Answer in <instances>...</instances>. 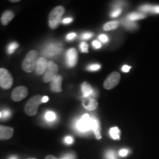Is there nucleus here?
I'll list each match as a JSON object with an SVG mask.
<instances>
[{"label":"nucleus","instance_id":"58836bf2","mask_svg":"<svg viewBox=\"0 0 159 159\" xmlns=\"http://www.w3.org/2000/svg\"><path fill=\"white\" fill-rule=\"evenodd\" d=\"M152 13H159V5L154 6V7H153V11H152Z\"/></svg>","mask_w":159,"mask_h":159},{"label":"nucleus","instance_id":"9d476101","mask_svg":"<svg viewBox=\"0 0 159 159\" xmlns=\"http://www.w3.org/2000/svg\"><path fill=\"white\" fill-rule=\"evenodd\" d=\"M61 46L58 44H54V43H52V44L49 45L45 49V51L43 52V54H45L47 57H53L55 55L58 54L59 52H61Z\"/></svg>","mask_w":159,"mask_h":159},{"label":"nucleus","instance_id":"79ce46f5","mask_svg":"<svg viewBox=\"0 0 159 159\" xmlns=\"http://www.w3.org/2000/svg\"><path fill=\"white\" fill-rule=\"evenodd\" d=\"M19 2V0H11V2Z\"/></svg>","mask_w":159,"mask_h":159},{"label":"nucleus","instance_id":"6ab92c4d","mask_svg":"<svg viewBox=\"0 0 159 159\" xmlns=\"http://www.w3.org/2000/svg\"><path fill=\"white\" fill-rule=\"evenodd\" d=\"M119 25V22L117 21H110V22H108L105 24V25H104V26H103V30L105 31L112 30L117 28Z\"/></svg>","mask_w":159,"mask_h":159},{"label":"nucleus","instance_id":"37998d69","mask_svg":"<svg viewBox=\"0 0 159 159\" xmlns=\"http://www.w3.org/2000/svg\"><path fill=\"white\" fill-rule=\"evenodd\" d=\"M9 159H17V158H16V157H11V158H9Z\"/></svg>","mask_w":159,"mask_h":159},{"label":"nucleus","instance_id":"0eeeda50","mask_svg":"<svg viewBox=\"0 0 159 159\" xmlns=\"http://www.w3.org/2000/svg\"><path fill=\"white\" fill-rule=\"evenodd\" d=\"M120 74L118 72H112L108 75L104 82V88L106 89H112L119 84L120 80Z\"/></svg>","mask_w":159,"mask_h":159},{"label":"nucleus","instance_id":"393cba45","mask_svg":"<svg viewBox=\"0 0 159 159\" xmlns=\"http://www.w3.org/2000/svg\"><path fill=\"white\" fill-rule=\"evenodd\" d=\"M153 7L154 6L150 5H144L141 6L139 10L142 12H152L153 11Z\"/></svg>","mask_w":159,"mask_h":159},{"label":"nucleus","instance_id":"473e14b6","mask_svg":"<svg viewBox=\"0 0 159 159\" xmlns=\"http://www.w3.org/2000/svg\"><path fill=\"white\" fill-rule=\"evenodd\" d=\"M99 40H100L101 41H102V42H104V43L107 42V41H108V37H107V35H105L104 34L99 35Z\"/></svg>","mask_w":159,"mask_h":159},{"label":"nucleus","instance_id":"4468645a","mask_svg":"<svg viewBox=\"0 0 159 159\" xmlns=\"http://www.w3.org/2000/svg\"><path fill=\"white\" fill-rule=\"evenodd\" d=\"M61 83H62V77L60 75H57L51 81V90L54 92H61L62 91L61 88Z\"/></svg>","mask_w":159,"mask_h":159},{"label":"nucleus","instance_id":"f3484780","mask_svg":"<svg viewBox=\"0 0 159 159\" xmlns=\"http://www.w3.org/2000/svg\"><path fill=\"white\" fill-rule=\"evenodd\" d=\"M15 16L13 12L11 11H6L3 13L1 17V22L3 25H7Z\"/></svg>","mask_w":159,"mask_h":159},{"label":"nucleus","instance_id":"412c9836","mask_svg":"<svg viewBox=\"0 0 159 159\" xmlns=\"http://www.w3.org/2000/svg\"><path fill=\"white\" fill-rule=\"evenodd\" d=\"M145 17H146V16L144 14H142V13H130V14L128 16V19L130 20V21H136V20L144 19Z\"/></svg>","mask_w":159,"mask_h":159},{"label":"nucleus","instance_id":"9b49d317","mask_svg":"<svg viewBox=\"0 0 159 159\" xmlns=\"http://www.w3.org/2000/svg\"><path fill=\"white\" fill-rule=\"evenodd\" d=\"M13 128L11 127L0 125V140H7L13 135Z\"/></svg>","mask_w":159,"mask_h":159},{"label":"nucleus","instance_id":"c9c22d12","mask_svg":"<svg viewBox=\"0 0 159 159\" xmlns=\"http://www.w3.org/2000/svg\"><path fill=\"white\" fill-rule=\"evenodd\" d=\"M75 36H76V34H75V33H69V35H67L66 39H67V40H72L73 39H75Z\"/></svg>","mask_w":159,"mask_h":159},{"label":"nucleus","instance_id":"c03bdc74","mask_svg":"<svg viewBox=\"0 0 159 159\" xmlns=\"http://www.w3.org/2000/svg\"><path fill=\"white\" fill-rule=\"evenodd\" d=\"M1 117H2V113L0 112V118H1Z\"/></svg>","mask_w":159,"mask_h":159},{"label":"nucleus","instance_id":"f257e3e1","mask_svg":"<svg viewBox=\"0 0 159 159\" xmlns=\"http://www.w3.org/2000/svg\"><path fill=\"white\" fill-rule=\"evenodd\" d=\"M38 59L39 58H38V52L36 51L32 50L27 53L21 64L23 70L28 73L34 71L36 68Z\"/></svg>","mask_w":159,"mask_h":159},{"label":"nucleus","instance_id":"4be33fe9","mask_svg":"<svg viewBox=\"0 0 159 159\" xmlns=\"http://www.w3.org/2000/svg\"><path fill=\"white\" fill-rule=\"evenodd\" d=\"M18 47H19V43L16 42L11 43V44L8 46V47H7V52H8V54H12V53L14 52L15 50L18 48Z\"/></svg>","mask_w":159,"mask_h":159},{"label":"nucleus","instance_id":"a19ab883","mask_svg":"<svg viewBox=\"0 0 159 159\" xmlns=\"http://www.w3.org/2000/svg\"><path fill=\"white\" fill-rule=\"evenodd\" d=\"M45 159H57V158L53 156H47V157H46Z\"/></svg>","mask_w":159,"mask_h":159},{"label":"nucleus","instance_id":"2eb2a0df","mask_svg":"<svg viewBox=\"0 0 159 159\" xmlns=\"http://www.w3.org/2000/svg\"><path fill=\"white\" fill-rule=\"evenodd\" d=\"M100 124L99 121L95 116L91 117V130L94 131L95 136L97 139H101Z\"/></svg>","mask_w":159,"mask_h":159},{"label":"nucleus","instance_id":"cd10ccee","mask_svg":"<svg viewBox=\"0 0 159 159\" xmlns=\"http://www.w3.org/2000/svg\"><path fill=\"white\" fill-rule=\"evenodd\" d=\"M2 114V117H3L4 119L9 118V117L11 116V111H10L9 110H4Z\"/></svg>","mask_w":159,"mask_h":159},{"label":"nucleus","instance_id":"7c9ffc66","mask_svg":"<svg viewBox=\"0 0 159 159\" xmlns=\"http://www.w3.org/2000/svg\"><path fill=\"white\" fill-rule=\"evenodd\" d=\"M93 36V33H85L81 35V38L83 39H89Z\"/></svg>","mask_w":159,"mask_h":159},{"label":"nucleus","instance_id":"ea45409f","mask_svg":"<svg viewBox=\"0 0 159 159\" xmlns=\"http://www.w3.org/2000/svg\"><path fill=\"white\" fill-rule=\"evenodd\" d=\"M48 100H49V97H47V96L43 97V98H42V103L47 102Z\"/></svg>","mask_w":159,"mask_h":159},{"label":"nucleus","instance_id":"c756f323","mask_svg":"<svg viewBox=\"0 0 159 159\" xmlns=\"http://www.w3.org/2000/svg\"><path fill=\"white\" fill-rule=\"evenodd\" d=\"M128 153H129L128 150H127V149H122V150H121L120 151H119V155L122 157H125L126 156H128Z\"/></svg>","mask_w":159,"mask_h":159},{"label":"nucleus","instance_id":"b1692460","mask_svg":"<svg viewBox=\"0 0 159 159\" xmlns=\"http://www.w3.org/2000/svg\"><path fill=\"white\" fill-rule=\"evenodd\" d=\"M122 24L126 27H128V28H135V27H136V25L134 22V21H130V20L128 19L126 20H124V21H122Z\"/></svg>","mask_w":159,"mask_h":159},{"label":"nucleus","instance_id":"423d86ee","mask_svg":"<svg viewBox=\"0 0 159 159\" xmlns=\"http://www.w3.org/2000/svg\"><path fill=\"white\" fill-rule=\"evenodd\" d=\"M57 71H58L57 66L52 61H49L48 62V66H47V69L45 71L44 76H43V81L45 83L51 82L53 78L57 75Z\"/></svg>","mask_w":159,"mask_h":159},{"label":"nucleus","instance_id":"1a4fd4ad","mask_svg":"<svg viewBox=\"0 0 159 159\" xmlns=\"http://www.w3.org/2000/svg\"><path fill=\"white\" fill-rule=\"evenodd\" d=\"M66 62L69 67H74L77 62V52L75 49H69L66 52Z\"/></svg>","mask_w":159,"mask_h":159},{"label":"nucleus","instance_id":"aec40b11","mask_svg":"<svg viewBox=\"0 0 159 159\" xmlns=\"http://www.w3.org/2000/svg\"><path fill=\"white\" fill-rule=\"evenodd\" d=\"M44 118L47 122H55V121L56 120L57 116H56V114H55L53 111H47V113L45 114Z\"/></svg>","mask_w":159,"mask_h":159},{"label":"nucleus","instance_id":"dca6fc26","mask_svg":"<svg viewBox=\"0 0 159 159\" xmlns=\"http://www.w3.org/2000/svg\"><path fill=\"white\" fill-rule=\"evenodd\" d=\"M81 89H82L83 95L84 97H91L94 96V91L91 86L87 82H83L81 85Z\"/></svg>","mask_w":159,"mask_h":159},{"label":"nucleus","instance_id":"a878e982","mask_svg":"<svg viewBox=\"0 0 159 159\" xmlns=\"http://www.w3.org/2000/svg\"><path fill=\"white\" fill-rule=\"evenodd\" d=\"M80 48L81 51H82L83 52H89V45L88 43L85 42L81 43L80 45Z\"/></svg>","mask_w":159,"mask_h":159},{"label":"nucleus","instance_id":"7ed1b4c3","mask_svg":"<svg viewBox=\"0 0 159 159\" xmlns=\"http://www.w3.org/2000/svg\"><path fill=\"white\" fill-rule=\"evenodd\" d=\"M42 98L43 97L40 96V95H35L31 99H30L28 102L26 103L25 107L26 114L29 116H35L37 114L39 105L42 103Z\"/></svg>","mask_w":159,"mask_h":159},{"label":"nucleus","instance_id":"72a5a7b5","mask_svg":"<svg viewBox=\"0 0 159 159\" xmlns=\"http://www.w3.org/2000/svg\"><path fill=\"white\" fill-rule=\"evenodd\" d=\"M92 44H93V47H94V48H96V49L100 48L101 46H102V45H101V43H99L98 41H93Z\"/></svg>","mask_w":159,"mask_h":159},{"label":"nucleus","instance_id":"20e7f679","mask_svg":"<svg viewBox=\"0 0 159 159\" xmlns=\"http://www.w3.org/2000/svg\"><path fill=\"white\" fill-rule=\"evenodd\" d=\"M13 83V77L8 70L5 68H0V86L4 89H9L11 88Z\"/></svg>","mask_w":159,"mask_h":159},{"label":"nucleus","instance_id":"2f4dec72","mask_svg":"<svg viewBox=\"0 0 159 159\" xmlns=\"http://www.w3.org/2000/svg\"><path fill=\"white\" fill-rule=\"evenodd\" d=\"M64 142L65 143H66L67 144H71L74 142V139H73L72 137L71 136H66L64 139Z\"/></svg>","mask_w":159,"mask_h":159},{"label":"nucleus","instance_id":"5701e85b","mask_svg":"<svg viewBox=\"0 0 159 159\" xmlns=\"http://www.w3.org/2000/svg\"><path fill=\"white\" fill-rule=\"evenodd\" d=\"M105 159H117L116 154L114 150H108L105 152Z\"/></svg>","mask_w":159,"mask_h":159},{"label":"nucleus","instance_id":"a211bd4d","mask_svg":"<svg viewBox=\"0 0 159 159\" xmlns=\"http://www.w3.org/2000/svg\"><path fill=\"white\" fill-rule=\"evenodd\" d=\"M109 134L111 138L114 140H119L120 139V130L117 127H114L111 128L109 131Z\"/></svg>","mask_w":159,"mask_h":159},{"label":"nucleus","instance_id":"c85d7f7f","mask_svg":"<svg viewBox=\"0 0 159 159\" xmlns=\"http://www.w3.org/2000/svg\"><path fill=\"white\" fill-rule=\"evenodd\" d=\"M121 12H122V10H121L120 8H117L116 10H114V11L111 13V17L118 16L121 13Z\"/></svg>","mask_w":159,"mask_h":159},{"label":"nucleus","instance_id":"ddd939ff","mask_svg":"<svg viewBox=\"0 0 159 159\" xmlns=\"http://www.w3.org/2000/svg\"><path fill=\"white\" fill-rule=\"evenodd\" d=\"M83 105L85 109L89 111H94L98 106V102L96 99L91 97H84L83 99Z\"/></svg>","mask_w":159,"mask_h":159},{"label":"nucleus","instance_id":"4c0bfd02","mask_svg":"<svg viewBox=\"0 0 159 159\" xmlns=\"http://www.w3.org/2000/svg\"><path fill=\"white\" fill-rule=\"evenodd\" d=\"M71 21H72V19L71 18H66V19H64L63 20L62 22L63 24H69L71 22Z\"/></svg>","mask_w":159,"mask_h":159},{"label":"nucleus","instance_id":"f704fd0d","mask_svg":"<svg viewBox=\"0 0 159 159\" xmlns=\"http://www.w3.org/2000/svg\"><path fill=\"white\" fill-rule=\"evenodd\" d=\"M64 159H75V155L72 154V153H68L66 155H65L64 156H63V158Z\"/></svg>","mask_w":159,"mask_h":159},{"label":"nucleus","instance_id":"f8f14e48","mask_svg":"<svg viewBox=\"0 0 159 159\" xmlns=\"http://www.w3.org/2000/svg\"><path fill=\"white\" fill-rule=\"evenodd\" d=\"M47 66H48V62L47 61L44 57H39L36 63V68H35V71H36L37 75H42L44 74L46 70L47 69Z\"/></svg>","mask_w":159,"mask_h":159},{"label":"nucleus","instance_id":"39448f33","mask_svg":"<svg viewBox=\"0 0 159 159\" xmlns=\"http://www.w3.org/2000/svg\"><path fill=\"white\" fill-rule=\"evenodd\" d=\"M75 127L79 132L85 133L91 130V117L88 114H85L76 122Z\"/></svg>","mask_w":159,"mask_h":159},{"label":"nucleus","instance_id":"6e6552de","mask_svg":"<svg viewBox=\"0 0 159 159\" xmlns=\"http://www.w3.org/2000/svg\"><path fill=\"white\" fill-rule=\"evenodd\" d=\"M28 94V90L25 86H18L13 91L11 97L15 102H19L25 98Z\"/></svg>","mask_w":159,"mask_h":159},{"label":"nucleus","instance_id":"bb28decb","mask_svg":"<svg viewBox=\"0 0 159 159\" xmlns=\"http://www.w3.org/2000/svg\"><path fill=\"white\" fill-rule=\"evenodd\" d=\"M100 69V65L99 64H92L88 66V69L90 71H97Z\"/></svg>","mask_w":159,"mask_h":159},{"label":"nucleus","instance_id":"f03ea898","mask_svg":"<svg viewBox=\"0 0 159 159\" xmlns=\"http://www.w3.org/2000/svg\"><path fill=\"white\" fill-rule=\"evenodd\" d=\"M65 12L63 6H57L50 12L49 15V25L51 29H56L61 21V17Z\"/></svg>","mask_w":159,"mask_h":159},{"label":"nucleus","instance_id":"e433bc0d","mask_svg":"<svg viewBox=\"0 0 159 159\" xmlns=\"http://www.w3.org/2000/svg\"><path fill=\"white\" fill-rule=\"evenodd\" d=\"M130 68H131V67L129 66L125 65V66H122V71H124V72H128V71H130Z\"/></svg>","mask_w":159,"mask_h":159}]
</instances>
